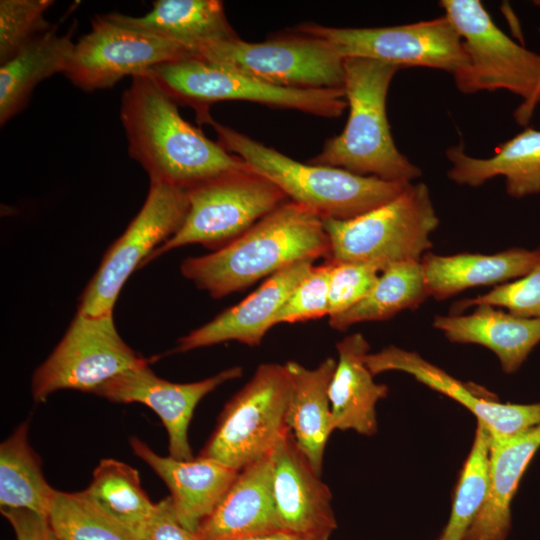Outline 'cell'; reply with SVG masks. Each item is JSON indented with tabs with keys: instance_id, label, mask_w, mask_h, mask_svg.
<instances>
[{
	"instance_id": "obj_4",
	"label": "cell",
	"mask_w": 540,
	"mask_h": 540,
	"mask_svg": "<svg viewBox=\"0 0 540 540\" xmlns=\"http://www.w3.org/2000/svg\"><path fill=\"white\" fill-rule=\"evenodd\" d=\"M204 123L214 128L218 142L228 152L274 183L289 200L313 210L323 219L357 217L392 200L411 184L362 176L331 166L301 163L212 117Z\"/></svg>"
},
{
	"instance_id": "obj_19",
	"label": "cell",
	"mask_w": 540,
	"mask_h": 540,
	"mask_svg": "<svg viewBox=\"0 0 540 540\" xmlns=\"http://www.w3.org/2000/svg\"><path fill=\"white\" fill-rule=\"evenodd\" d=\"M130 445L135 455L167 485L179 521L194 533L238 475V471L211 458L178 460L161 456L135 437L130 439Z\"/></svg>"
},
{
	"instance_id": "obj_16",
	"label": "cell",
	"mask_w": 540,
	"mask_h": 540,
	"mask_svg": "<svg viewBox=\"0 0 540 540\" xmlns=\"http://www.w3.org/2000/svg\"><path fill=\"white\" fill-rule=\"evenodd\" d=\"M272 495L282 530L329 538L337 523L328 486L288 430L269 455Z\"/></svg>"
},
{
	"instance_id": "obj_21",
	"label": "cell",
	"mask_w": 540,
	"mask_h": 540,
	"mask_svg": "<svg viewBox=\"0 0 540 540\" xmlns=\"http://www.w3.org/2000/svg\"><path fill=\"white\" fill-rule=\"evenodd\" d=\"M336 360L329 389L334 430H353L372 436L377 432L376 404L388 394L366 364L370 346L361 333L346 336L336 344Z\"/></svg>"
},
{
	"instance_id": "obj_18",
	"label": "cell",
	"mask_w": 540,
	"mask_h": 540,
	"mask_svg": "<svg viewBox=\"0 0 540 540\" xmlns=\"http://www.w3.org/2000/svg\"><path fill=\"white\" fill-rule=\"evenodd\" d=\"M314 262L313 259L301 260L268 277L241 302L181 337L176 350L186 352L227 341L250 347L260 345L266 333L275 326L278 311L315 266Z\"/></svg>"
},
{
	"instance_id": "obj_27",
	"label": "cell",
	"mask_w": 540,
	"mask_h": 540,
	"mask_svg": "<svg viewBox=\"0 0 540 540\" xmlns=\"http://www.w3.org/2000/svg\"><path fill=\"white\" fill-rule=\"evenodd\" d=\"M110 15L129 27L178 43L193 56L204 46L238 37L218 0H157L140 17Z\"/></svg>"
},
{
	"instance_id": "obj_9",
	"label": "cell",
	"mask_w": 540,
	"mask_h": 540,
	"mask_svg": "<svg viewBox=\"0 0 540 540\" xmlns=\"http://www.w3.org/2000/svg\"><path fill=\"white\" fill-rule=\"evenodd\" d=\"M187 196L189 208L181 228L143 264L186 245L218 250L289 200L274 183L251 169L203 182L188 189Z\"/></svg>"
},
{
	"instance_id": "obj_10",
	"label": "cell",
	"mask_w": 540,
	"mask_h": 540,
	"mask_svg": "<svg viewBox=\"0 0 540 540\" xmlns=\"http://www.w3.org/2000/svg\"><path fill=\"white\" fill-rule=\"evenodd\" d=\"M195 57L291 89H343L344 58L321 38L292 30L265 42L239 37L198 49Z\"/></svg>"
},
{
	"instance_id": "obj_32",
	"label": "cell",
	"mask_w": 540,
	"mask_h": 540,
	"mask_svg": "<svg viewBox=\"0 0 540 540\" xmlns=\"http://www.w3.org/2000/svg\"><path fill=\"white\" fill-rule=\"evenodd\" d=\"M58 540H141L81 492L55 490L48 511Z\"/></svg>"
},
{
	"instance_id": "obj_31",
	"label": "cell",
	"mask_w": 540,
	"mask_h": 540,
	"mask_svg": "<svg viewBox=\"0 0 540 540\" xmlns=\"http://www.w3.org/2000/svg\"><path fill=\"white\" fill-rule=\"evenodd\" d=\"M82 492L141 539L155 503L143 490L135 468L115 459H102L93 471L89 486Z\"/></svg>"
},
{
	"instance_id": "obj_7",
	"label": "cell",
	"mask_w": 540,
	"mask_h": 540,
	"mask_svg": "<svg viewBox=\"0 0 540 540\" xmlns=\"http://www.w3.org/2000/svg\"><path fill=\"white\" fill-rule=\"evenodd\" d=\"M141 75L176 103L192 106L199 123L211 116L209 106L220 101H250L328 118L347 108L344 89L283 88L195 56L153 66Z\"/></svg>"
},
{
	"instance_id": "obj_13",
	"label": "cell",
	"mask_w": 540,
	"mask_h": 540,
	"mask_svg": "<svg viewBox=\"0 0 540 540\" xmlns=\"http://www.w3.org/2000/svg\"><path fill=\"white\" fill-rule=\"evenodd\" d=\"M189 208L187 191L150 183L146 200L124 233L110 246L80 297L77 312L113 313L121 288L148 256L181 228Z\"/></svg>"
},
{
	"instance_id": "obj_11",
	"label": "cell",
	"mask_w": 540,
	"mask_h": 540,
	"mask_svg": "<svg viewBox=\"0 0 540 540\" xmlns=\"http://www.w3.org/2000/svg\"><path fill=\"white\" fill-rule=\"evenodd\" d=\"M294 30L323 39L344 59L367 58L400 68L440 69L452 75L468 63L463 40L445 14L389 27L336 28L305 23Z\"/></svg>"
},
{
	"instance_id": "obj_34",
	"label": "cell",
	"mask_w": 540,
	"mask_h": 540,
	"mask_svg": "<svg viewBox=\"0 0 540 540\" xmlns=\"http://www.w3.org/2000/svg\"><path fill=\"white\" fill-rule=\"evenodd\" d=\"M53 3L50 0L0 1L1 64L52 28L44 14Z\"/></svg>"
},
{
	"instance_id": "obj_29",
	"label": "cell",
	"mask_w": 540,
	"mask_h": 540,
	"mask_svg": "<svg viewBox=\"0 0 540 540\" xmlns=\"http://www.w3.org/2000/svg\"><path fill=\"white\" fill-rule=\"evenodd\" d=\"M28 430V423H21L0 445V506L48 516L55 489L42 473Z\"/></svg>"
},
{
	"instance_id": "obj_37",
	"label": "cell",
	"mask_w": 540,
	"mask_h": 540,
	"mask_svg": "<svg viewBox=\"0 0 540 540\" xmlns=\"http://www.w3.org/2000/svg\"><path fill=\"white\" fill-rule=\"evenodd\" d=\"M380 273L378 266L369 263L332 262L328 317L348 310L366 297Z\"/></svg>"
},
{
	"instance_id": "obj_2",
	"label": "cell",
	"mask_w": 540,
	"mask_h": 540,
	"mask_svg": "<svg viewBox=\"0 0 540 540\" xmlns=\"http://www.w3.org/2000/svg\"><path fill=\"white\" fill-rule=\"evenodd\" d=\"M329 258L323 218L286 201L226 246L185 259L181 274L213 298L241 291L305 259Z\"/></svg>"
},
{
	"instance_id": "obj_25",
	"label": "cell",
	"mask_w": 540,
	"mask_h": 540,
	"mask_svg": "<svg viewBox=\"0 0 540 540\" xmlns=\"http://www.w3.org/2000/svg\"><path fill=\"white\" fill-rule=\"evenodd\" d=\"M540 248H511L495 254L427 252L420 263L429 297L444 300L468 288L494 285L526 275L538 262Z\"/></svg>"
},
{
	"instance_id": "obj_28",
	"label": "cell",
	"mask_w": 540,
	"mask_h": 540,
	"mask_svg": "<svg viewBox=\"0 0 540 540\" xmlns=\"http://www.w3.org/2000/svg\"><path fill=\"white\" fill-rule=\"evenodd\" d=\"M74 42L70 33L59 35L51 28L0 67V124L18 114L34 88L43 80L65 72Z\"/></svg>"
},
{
	"instance_id": "obj_33",
	"label": "cell",
	"mask_w": 540,
	"mask_h": 540,
	"mask_svg": "<svg viewBox=\"0 0 540 540\" xmlns=\"http://www.w3.org/2000/svg\"><path fill=\"white\" fill-rule=\"evenodd\" d=\"M490 484V432L478 421L474 442L462 470L449 521L439 540H463L482 508Z\"/></svg>"
},
{
	"instance_id": "obj_17",
	"label": "cell",
	"mask_w": 540,
	"mask_h": 540,
	"mask_svg": "<svg viewBox=\"0 0 540 540\" xmlns=\"http://www.w3.org/2000/svg\"><path fill=\"white\" fill-rule=\"evenodd\" d=\"M366 364L373 375L386 371H401L469 409L484 423L489 432L514 436L540 425V403L502 404L483 398L441 368L422 358L417 352L390 345L369 353Z\"/></svg>"
},
{
	"instance_id": "obj_6",
	"label": "cell",
	"mask_w": 540,
	"mask_h": 540,
	"mask_svg": "<svg viewBox=\"0 0 540 540\" xmlns=\"http://www.w3.org/2000/svg\"><path fill=\"white\" fill-rule=\"evenodd\" d=\"M439 5L468 56L467 65L453 74L457 89L464 94L507 90L519 96L514 118L526 125L540 104V54L507 36L479 0H442Z\"/></svg>"
},
{
	"instance_id": "obj_36",
	"label": "cell",
	"mask_w": 540,
	"mask_h": 540,
	"mask_svg": "<svg viewBox=\"0 0 540 540\" xmlns=\"http://www.w3.org/2000/svg\"><path fill=\"white\" fill-rule=\"evenodd\" d=\"M332 262L314 266L290 293L275 317V325L328 316Z\"/></svg>"
},
{
	"instance_id": "obj_40",
	"label": "cell",
	"mask_w": 540,
	"mask_h": 540,
	"mask_svg": "<svg viewBox=\"0 0 540 540\" xmlns=\"http://www.w3.org/2000/svg\"><path fill=\"white\" fill-rule=\"evenodd\" d=\"M327 537L299 534L287 530H278L239 540H328Z\"/></svg>"
},
{
	"instance_id": "obj_12",
	"label": "cell",
	"mask_w": 540,
	"mask_h": 540,
	"mask_svg": "<svg viewBox=\"0 0 540 540\" xmlns=\"http://www.w3.org/2000/svg\"><path fill=\"white\" fill-rule=\"evenodd\" d=\"M148 362L121 338L113 313L87 316L77 312L60 342L35 370L32 395L41 402L59 390L93 393L111 378Z\"/></svg>"
},
{
	"instance_id": "obj_8",
	"label": "cell",
	"mask_w": 540,
	"mask_h": 540,
	"mask_svg": "<svg viewBox=\"0 0 540 540\" xmlns=\"http://www.w3.org/2000/svg\"><path fill=\"white\" fill-rule=\"evenodd\" d=\"M291 377L286 365L263 363L225 404L199 456L236 471L270 455L289 430Z\"/></svg>"
},
{
	"instance_id": "obj_35",
	"label": "cell",
	"mask_w": 540,
	"mask_h": 540,
	"mask_svg": "<svg viewBox=\"0 0 540 540\" xmlns=\"http://www.w3.org/2000/svg\"><path fill=\"white\" fill-rule=\"evenodd\" d=\"M478 305L505 308L517 317L539 319L540 258L526 275L513 282L497 285L486 294L460 300L452 305L451 311L459 313Z\"/></svg>"
},
{
	"instance_id": "obj_26",
	"label": "cell",
	"mask_w": 540,
	"mask_h": 540,
	"mask_svg": "<svg viewBox=\"0 0 540 540\" xmlns=\"http://www.w3.org/2000/svg\"><path fill=\"white\" fill-rule=\"evenodd\" d=\"M285 365L291 377L286 425L313 469L321 475L326 445L335 431L328 389L336 360L328 357L313 369L293 360Z\"/></svg>"
},
{
	"instance_id": "obj_3",
	"label": "cell",
	"mask_w": 540,
	"mask_h": 540,
	"mask_svg": "<svg viewBox=\"0 0 540 540\" xmlns=\"http://www.w3.org/2000/svg\"><path fill=\"white\" fill-rule=\"evenodd\" d=\"M399 69L373 59H344L349 116L343 131L328 139L311 163L392 182L411 183L421 176V170L396 147L387 118L388 89Z\"/></svg>"
},
{
	"instance_id": "obj_5",
	"label": "cell",
	"mask_w": 540,
	"mask_h": 540,
	"mask_svg": "<svg viewBox=\"0 0 540 540\" xmlns=\"http://www.w3.org/2000/svg\"><path fill=\"white\" fill-rule=\"evenodd\" d=\"M331 262L390 264L420 262L439 224L429 189L410 184L392 200L347 220L323 219Z\"/></svg>"
},
{
	"instance_id": "obj_38",
	"label": "cell",
	"mask_w": 540,
	"mask_h": 540,
	"mask_svg": "<svg viewBox=\"0 0 540 540\" xmlns=\"http://www.w3.org/2000/svg\"><path fill=\"white\" fill-rule=\"evenodd\" d=\"M141 540H200L179 521L170 496L155 503Z\"/></svg>"
},
{
	"instance_id": "obj_22",
	"label": "cell",
	"mask_w": 540,
	"mask_h": 540,
	"mask_svg": "<svg viewBox=\"0 0 540 540\" xmlns=\"http://www.w3.org/2000/svg\"><path fill=\"white\" fill-rule=\"evenodd\" d=\"M540 447V425L514 436L490 433V484L487 498L463 540H506L511 502L530 460Z\"/></svg>"
},
{
	"instance_id": "obj_23",
	"label": "cell",
	"mask_w": 540,
	"mask_h": 540,
	"mask_svg": "<svg viewBox=\"0 0 540 540\" xmlns=\"http://www.w3.org/2000/svg\"><path fill=\"white\" fill-rule=\"evenodd\" d=\"M452 163L447 176L460 185L478 187L496 176L506 179V192L514 198L540 193V130L525 128L501 143L488 158L466 154L463 145L449 147Z\"/></svg>"
},
{
	"instance_id": "obj_20",
	"label": "cell",
	"mask_w": 540,
	"mask_h": 540,
	"mask_svg": "<svg viewBox=\"0 0 540 540\" xmlns=\"http://www.w3.org/2000/svg\"><path fill=\"white\" fill-rule=\"evenodd\" d=\"M282 530L272 495L270 457L241 471L213 512L202 521L200 540H239Z\"/></svg>"
},
{
	"instance_id": "obj_30",
	"label": "cell",
	"mask_w": 540,
	"mask_h": 540,
	"mask_svg": "<svg viewBox=\"0 0 540 540\" xmlns=\"http://www.w3.org/2000/svg\"><path fill=\"white\" fill-rule=\"evenodd\" d=\"M429 297L420 262L393 263L379 274L372 290L348 310L329 317L331 328L344 331L368 321H383L418 308Z\"/></svg>"
},
{
	"instance_id": "obj_15",
	"label": "cell",
	"mask_w": 540,
	"mask_h": 540,
	"mask_svg": "<svg viewBox=\"0 0 540 540\" xmlns=\"http://www.w3.org/2000/svg\"><path fill=\"white\" fill-rule=\"evenodd\" d=\"M242 373L241 366H234L200 381L175 383L158 377L148 362L111 378L93 393L109 401L137 402L151 408L168 433L169 456L191 460L194 457L188 429L196 406L217 387L240 378Z\"/></svg>"
},
{
	"instance_id": "obj_24",
	"label": "cell",
	"mask_w": 540,
	"mask_h": 540,
	"mask_svg": "<svg viewBox=\"0 0 540 540\" xmlns=\"http://www.w3.org/2000/svg\"><path fill=\"white\" fill-rule=\"evenodd\" d=\"M432 324L451 342L490 349L508 374L515 372L540 342V318L517 317L490 305H478L467 315H438Z\"/></svg>"
},
{
	"instance_id": "obj_39",
	"label": "cell",
	"mask_w": 540,
	"mask_h": 540,
	"mask_svg": "<svg viewBox=\"0 0 540 540\" xmlns=\"http://www.w3.org/2000/svg\"><path fill=\"white\" fill-rule=\"evenodd\" d=\"M1 513L13 527L17 540H58L48 516L26 509H1Z\"/></svg>"
},
{
	"instance_id": "obj_1",
	"label": "cell",
	"mask_w": 540,
	"mask_h": 540,
	"mask_svg": "<svg viewBox=\"0 0 540 540\" xmlns=\"http://www.w3.org/2000/svg\"><path fill=\"white\" fill-rule=\"evenodd\" d=\"M120 118L130 156L150 183L188 190L219 176L249 170L180 115L177 103L149 78L132 77L121 100Z\"/></svg>"
},
{
	"instance_id": "obj_14",
	"label": "cell",
	"mask_w": 540,
	"mask_h": 540,
	"mask_svg": "<svg viewBox=\"0 0 540 540\" xmlns=\"http://www.w3.org/2000/svg\"><path fill=\"white\" fill-rule=\"evenodd\" d=\"M192 56L178 43L129 27L107 14L94 18L91 30L74 44L64 75L74 86L91 92Z\"/></svg>"
}]
</instances>
